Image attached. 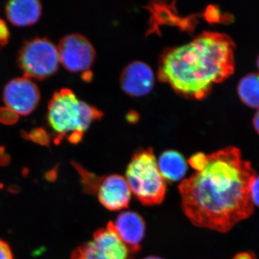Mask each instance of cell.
<instances>
[{
  "label": "cell",
  "mask_w": 259,
  "mask_h": 259,
  "mask_svg": "<svg viewBox=\"0 0 259 259\" xmlns=\"http://www.w3.org/2000/svg\"><path fill=\"white\" fill-rule=\"evenodd\" d=\"M255 175L236 147L207 155L203 167L179 186L185 215L194 226L231 231L253 214L250 189Z\"/></svg>",
  "instance_id": "1"
},
{
  "label": "cell",
  "mask_w": 259,
  "mask_h": 259,
  "mask_svg": "<svg viewBox=\"0 0 259 259\" xmlns=\"http://www.w3.org/2000/svg\"><path fill=\"white\" fill-rule=\"evenodd\" d=\"M235 44L226 34L204 32L191 41L167 49L158 68L160 81L181 95L202 99L235 69Z\"/></svg>",
  "instance_id": "2"
},
{
  "label": "cell",
  "mask_w": 259,
  "mask_h": 259,
  "mask_svg": "<svg viewBox=\"0 0 259 259\" xmlns=\"http://www.w3.org/2000/svg\"><path fill=\"white\" fill-rule=\"evenodd\" d=\"M102 117V112L79 100L69 89L56 92L49 102L48 120L58 141L69 134L71 142H79L94 121Z\"/></svg>",
  "instance_id": "3"
},
{
  "label": "cell",
  "mask_w": 259,
  "mask_h": 259,
  "mask_svg": "<svg viewBox=\"0 0 259 259\" xmlns=\"http://www.w3.org/2000/svg\"><path fill=\"white\" fill-rule=\"evenodd\" d=\"M125 180L131 192L144 205H157L166 197V181L151 148L135 153L127 165Z\"/></svg>",
  "instance_id": "4"
},
{
  "label": "cell",
  "mask_w": 259,
  "mask_h": 259,
  "mask_svg": "<svg viewBox=\"0 0 259 259\" xmlns=\"http://www.w3.org/2000/svg\"><path fill=\"white\" fill-rule=\"evenodd\" d=\"M81 175L83 188L89 194H96L103 207L110 211L127 208L131 191L125 177L119 175L97 177L75 164Z\"/></svg>",
  "instance_id": "5"
},
{
  "label": "cell",
  "mask_w": 259,
  "mask_h": 259,
  "mask_svg": "<svg viewBox=\"0 0 259 259\" xmlns=\"http://www.w3.org/2000/svg\"><path fill=\"white\" fill-rule=\"evenodd\" d=\"M18 61L25 76L37 79L54 74L60 63L57 47L45 37L25 42L19 54Z\"/></svg>",
  "instance_id": "6"
},
{
  "label": "cell",
  "mask_w": 259,
  "mask_h": 259,
  "mask_svg": "<svg viewBox=\"0 0 259 259\" xmlns=\"http://www.w3.org/2000/svg\"><path fill=\"white\" fill-rule=\"evenodd\" d=\"M115 231L113 222L97 230L93 240L76 248L71 259H134Z\"/></svg>",
  "instance_id": "7"
},
{
  "label": "cell",
  "mask_w": 259,
  "mask_h": 259,
  "mask_svg": "<svg viewBox=\"0 0 259 259\" xmlns=\"http://www.w3.org/2000/svg\"><path fill=\"white\" fill-rule=\"evenodd\" d=\"M59 61L72 72L87 71L95 59L93 44L80 34H69L61 39L57 47Z\"/></svg>",
  "instance_id": "8"
},
{
  "label": "cell",
  "mask_w": 259,
  "mask_h": 259,
  "mask_svg": "<svg viewBox=\"0 0 259 259\" xmlns=\"http://www.w3.org/2000/svg\"><path fill=\"white\" fill-rule=\"evenodd\" d=\"M40 97L37 85L25 76L10 81L3 93V99L8 108L20 115L31 113L38 105Z\"/></svg>",
  "instance_id": "9"
},
{
  "label": "cell",
  "mask_w": 259,
  "mask_h": 259,
  "mask_svg": "<svg viewBox=\"0 0 259 259\" xmlns=\"http://www.w3.org/2000/svg\"><path fill=\"white\" fill-rule=\"evenodd\" d=\"M154 82L153 70L142 61L131 63L121 73V88L131 97H140L148 95L152 90Z\"/></svg>",
  "instance_id": "10"
},
{
  "label": "cell",
  "mask_w": 259,
  "mask_h": 259,
  "mask_svg": "<svg viewBox=\"0 0 259 259\" xmlns=\"http://www.w3.org/2000/svg\"><path fill=\"white\" fill-rule=\"evenodd\" d=\"M115 231L122 243L135 254L141 249L146 232V223L139 213L133 211L121 212L113 223Z\"/></svg>",
  "instance_id": "11"
},
{
  "label": "cell",
  "mask_w": 259,
  "mask_h": 259,
  "mask_svg": "<svg viewBox=\"0 0 259 259\" xmlns=\"http://www.w3.org/2000/svg\"><path fill=\"white\" fill-rule=\"evenodd\" d=\"M41 11V4L37 0H13L6 6L8 20L17 26H26L36 23Z\"/></svg>",
  "instance_id": "12"
},
{
  "label": "cell",
  "mask_w": 259,
  "mask_h": 259,
  "mask_svg": "<svg viewBox=\"0 0 259 259\" xmlns=\"http://www.w3.org/2000/svg\"><path fill=\"white\" fill-rule=\"evenodd\" d=\"M157 164L163 178L169 182L180 181L187 173V161L180 153L175 150H168L162 153Z\"/></svg>",
  "instance_id": "13"
},
{
  "label": "cell",
  "mask_w": 259,
  "mask_h": 259,
  "mask_svg": "<svg viewBox=\"0 0 259 259\" xmlns=\"http://www.w3.org/2000/svg\"><path fill=\"white\" fill-rule=\"evenodd\" d=\"M238 93L241 101L251 108H259V74L250 73L240 81Z\"/></svg>",
  "instance_id": "14"
},
{
  "label": "cell",
  "mask_w": 259,
  "mask_h": 259,
  "mask_svg": "<svg viewBox=\"0 0 259 259\" xmlns=\"http://www.w3.org/2000/svg\"><path fill=\"white\" fill-rule=\"evenodd\" d=\"M250 199L252 203L259 207V175H255L254 179L252 181L250 189Z\"/></svg>",
  "instance_id": "15"
},
{
  "label": "cell",
  "mask_w": 259,
  "mask_h": 259,
  "mask_svg": "<svg viewBox=\"0 0 259 259\" xmlns=\"http://www.w3.org/2000/svg\"><path fill=\"white\" fill-rule=\"evenodd\" d=\"M0 259H13L10 245L2 240H0Z\"/></svg>",
  "instance_id": "16"
},
{
  "label": "cell",
  "mask_w": 259,
  "mask_h": 259,
  "mask_svg": "<svg viewBox=\"0 0 259 259\" xmlns=\"http://www.w3.org/2000/svg\"><path fill=\"white\" fill-rule=\"evenodd\" d=\"M9 37V31L7 28L6 24L3 20H0V44L2 45L6 44Z\"/></svg>",
  "instance_id": "17"
},
{
  "label": "cell",
  "mask_w": 259,
  "mask_h": 259,
  "mask_svg": "<svg viewBox=\"0 0 259 259\" xmlns=\"http://www.w3.org/2000/svg\"><path fill=\"white\" fill-rule=\"evenodd\" d=\"M231 259H257V257L253 252L243 251L236 253Z\"/></svg>",
  "instance_id": "18"
},
{
  "label": "cell",
  "mask_w": 259,
  "mask_h": 259,
  "mask_svg": "<svg viewBox=\"0 0 259 259\" xmlns=\"http://www.w3.org/2000/svg\"><path fill=\"white\" fill-rule=\"evenodd\" d=\"M253 123L255 131L259 134V108L255 112L254 117H253Z\"/></svg>",
  "instance_id": "19"
},
{
  "label": "cell",
  "mask_w": 259,
  "mask_h": 259,
  "mask_svg": "<svg viewBox=\"0 0 259 259\" xmlns=\"http://www.w3.org/2000/svg\"><path fill=\"white\" fill-rule=\"evenodd\" d=\"M143 259H163L161 258H160V257L156 256V255H151V256H148L146 257L145 258Z\"/></svg>",
  "instance_id": "20"
},
{
  "label": "cell",
  "mask_w": 259,
  "mask_h": 259,
  "mask_svg": "<svg viewBox=\"0 0 259 259\" xmlns=\"http://www.w3.org/2000/svg\"><path fill=\"white\" fill-rule=\"evenodd\" d=\"M257 66H258V68L259 69V56H258V60H257Z\"/></svg>",
  "instance_id": "21"
}]
</instances>
